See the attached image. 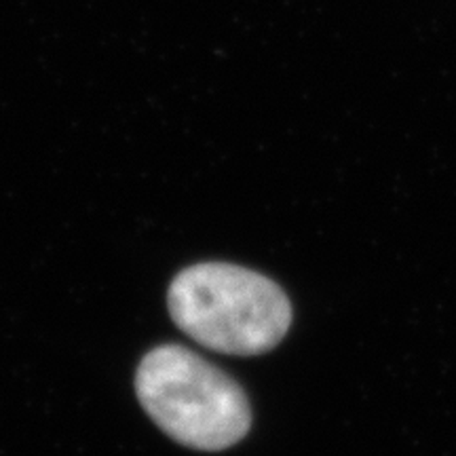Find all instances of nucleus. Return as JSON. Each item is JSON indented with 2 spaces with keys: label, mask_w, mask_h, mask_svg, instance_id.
<instances>
[{
  "label": "nucleus",
  "mask_w": 456,
  "mask_h": 456,
  "mask_svg": "<svg viewBox=\"0 0 456 456\" xmlns=\"http://www.w3.org/2000/svg\"><path fill=\"white\" fill-rule=\"evenodd\" d=\"M167 306L182 332L226 355L275 349L292 323V305L275 281L226 262L182 271L169 285Z\"/></svg>",
  "instance_id": "nucleus-1"
},
{
  "label": "nucleus",
  "mask_w": 456,
  "mask_h": 456,
  "mask_svg": "<svg viewBox=\"0 0 456 456\" xmlns=\"http://www.w3.org/2000/svg\"><path fill=\"white\" fill-rule=\"evenodd\" d=\"M135 391L155 423L182 446L218 452L248 436L252 410L231 376L180 345L142 359Z\"/></svg>",
  "instance_id": "nucleus-2"
}]
</instances>
